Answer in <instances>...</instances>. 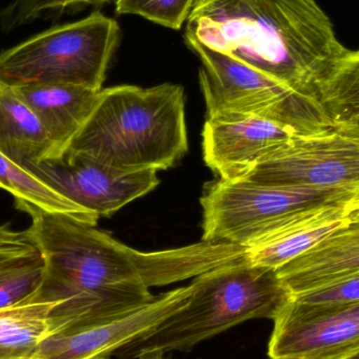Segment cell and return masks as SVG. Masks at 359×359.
Returning <instances> with one entry per match:
<instances>
[{
  "label": "cell",
  "mask_w": 359,
  "mask_h": 359,
  "mask_svg": "<svg viewBox=\"0 0 359 359\" xmlns=\"http://www.w3.org/2000/svg\"><path fill=\"white\" fill-rule=\"evenodd\" d=\"M0 151L18 165L55 158L54 147L31 107L0 82Z\"/></svg>",
  "instance_id": "2e32d148"
},
{
  "label": "cell",
  "mask_w": 359,
  "mask_h": 359,
  "mask_svg": "<svg viewBox=\"0 0 359 359\" xmlns=\"http://www.w3.org/2000/svg\"><path fill=\"white\" fill-rule=\"evenodd\" d=\"M333 132L359 141V50H348L320 88Z\"/></svg>",
  "instance_id": "e0dca14e"
},
{
  "label": "cell",
  "mask_w": 359,
  "mask_h": 359,
  "mask_svg": "<svg viewBox=\"0 0 359 359\" xmlns=\"http://www.w3.org/2000/svg\"><path fill=\"white\" fill-rule=\"evenodd\" d=\"M191 291L190 283L119 313L57 327L48 331L31 359H109L183 307Z\"/></svg>",
  "instance_id": "ba28073f"
},
{
  "label": "cell",
  "mask_w": 359,
  "mask_h": 359,
  "mask_svg": "<svg viewBox=\"0 0 359 359\" xmlns=\"http://www.w3.org/2000/svg\"><path fill=\"white\" fill-rule=\"evenodd\" d=\"M295 136L290 128L255 116H211L203 128V157L219 178L242 179Z\"/></svg>",
  "instance_id": "7c38bea8"
},
{
  "label": "cell",
  "mask_w": 359,
  "mask_h": 359,
  "mask_svg": "<svg viewBox=\"0 0 359 359\" xmlns=\"http://www.w3.org/2000/svg\"><path fill=\"white\" fill-rule=\"evenodd\" d=\"M297 305L311 308L337 307L359 303V273L341 278L326 286L293 295Z\"/></svg>",
  "instance_id": "603a6c76"
},
{
  "label": "cell",
  "mask_w": 359,
  "mask_h": 359,
  "mask_svg": "<svg viewBox=\"0 0 359 359\" xmlns=\"http://www.w3.org/2000/svg\"><path fill=\"white\" fill-rule=\"evenodd\" d=\"M0 189L12 194L15 203H29L48 212L61 213L82 223L96 226L99 217L92 211L57 194L43 182L0 151Z\"/></svg>",
  "instance_id": "d6986e66"
},
{
  "label": "cell",
  "mask_w": 359,
  "mask_h": 359,
  "mask_svg": "<svg viewBox=\"0 0 359 359\" xmlns=\"http://www.w3.org/2000/svg\"><path fill=\"white\" fill-rule=\"evenodd\" d=\"M196 0H117L116 13L137 15L157 25L180 29L187 21Z\"/></svg>",
  "instance_id": "44dd1931"
},
{
  "label": "cell",
  "mask_w": 359,
  "mask_h": 359,
  "mask_svg": "<svg viewBox=\"0 0 359 359\" xmlns=\"http://www.w3.org/2000/svg\"><path fill=\"white\" fill-rule=\"evenodd\" d=\"M15 207L31 217L29 241L43 257V278L31 299L56 305L50 330L126 311L151 301V287L196 278L233 259L232 245L208 241L143 252L67 215L29 203Z\"/></svg>",
  "instance_id": "6da1fadb"
},
{
  "label": "cell",
  "mask_w": 359,
  "mask_h": 359,
  "mask_svg": "<svg viewBox=\"0 0 359 359\" xmlns=\"http://www.w3.org/2000/svg\"><path fill=\"white\" fill-rule=\"evenodd\" d=\"M43 272V257L34 245L0 251V309L33 297L41 284Z\"/></svg>",
  "instance_id": "ffe728a7"
},
{
  "label": "cell",
  "mask_w": 359,
  "mask_h": 359,
  "mask_svg": "<svg viewBox=\"0 0 359 359\" xmlns=\"http://www.w3.org/2000/svg\"><path fill=\"white\" fill-rule=\"evenodd\" d=\"M350 210V203L316 209L262 244L247 248L246 259L253 265L278 269L337 229Z\"/></svg>",
  "instance_id": "9a60e30c"
},
{
  "label": "cell",
  "mask_w": 359,
  "mask_h": 359,
  "mask_svg": "<svg viewBox=\"0 0 359 359\" xmlns=\"http://www.w3.org/2000/svg\"><path fill=\"white\" fill-rule=\"evenodd\" d=\"M261 185L359 191V141L335 132L295 136L244 178Z\"/></svg>",
  "instance_id": "9c48e42d"
},
{
  "label": "cell",
  "mask_w": 359,
  "mask_h": 359,
  "mask_svg": "<svg viewBox=\"0 0 359 359\" xmlns=\"http://www.w3.org/2000/svg\"><path fill=\"white\" fill-rule=\"evenodd\" d=\"M273 323L270 359H348L359 352V303L311 308L291 299Z\"/></svg>",
  "instance_id": "8fae6325"
},
{
  "label": "cell",
  "mask_w": 359,
  "mask_h": 359,
  "mask_svg": "<svg viewBox=\"0 0 359 359\" xmlns=\"http://www.w3.org/2000/svg\"><path fill=\"white\" fill-rule=\"evenodd\" d=\"M348 359H359V352L358 353H356L355 355L351 356V358H349Z\"/></svg>",
  "instance_id": "4316f807"
},
{
  "label": "cell",
  "mask_w": 359,
  "mask_h": 359,
  "mask_svg": "<svg viewBox=\"0 0 359 359\" xmlns=\"http://www.w3.org/2000/svg\"><path fill=\"white\" fill-rule=\"evenodd\" d=\"M119 23L96 11L50 27L0 54V82L65 83L101 90L120 43Z\"/></svg>",
  "instance_id": "5b68a950"
},
{
  "label": "cell",
  "mask_w": 359,
  "mask_h": 359,
  "mask_svg": "<svg viewBox=\"0 0 359 359\" xmlns=\"http://www.w3.org/2000/svg\"><path fill=\"white\" fill-rule=\"evenodd\" d=\"M276 272L292 297L358 274L359 207L351 205L341 225Z\"/></svg>",
  "instance_id": "4fadbf2b"
},
{
  "label": "cell",
  "mask_w": 359,
  "mask_h": 359,
  "mask_svg": "<svg viewBox=\"0 0 359 359\" xmlns=\"http://www.w3.org/2000/svg\"><path fill=\"white\" fill-rule=\"evenodd\" d=\"M33 245L29 241V233L12 229L10 225H0V251L15 250Z\"/></svg>",
  "instance_id": "cb8c5ba5"
},
{
  "label": "cell",
  "mask_w": 359,
  "mask_h": 359,
  "mask_svg": "<svg viewBox=\"0 0 359 359\" xmlns=\"http://www.w3.org/2000/svg\"><path fill=\"white\" fill-rule=\"evenodd\" d=\"M184 38L318 102L323 84L349 50L316 0H196Z\"/></svg>",
  "instance_id": "7a4b0ae2"
},
{
  "label": "cell",
  "mask_w": 359,
  "mask_h": 359,
  "mask_svg": "<svg viewBox=\"0 0 359 359\" xmlns=\"http://www.w3.org/2000/svg\"><path fill=\"white\" fill-rule=\"evenodd\" d=\"M31 107L54 147L55 158L69 149L98 100L100 90L65 83L13 86Z\"/></svg>",
  "instance_id": "5bb4252c"
},
{
  "label": "cell",
  "mask_w": 359,
  "mask_h": 359,
  "mask_svg": "<svg viewBox=\"0 0 359 359\" xmlns=\"http://www.w3.org/2000/svg\"><path fill=\"white\" fill-rule=\"evenodd\" d=\"M356 192L261 185L219 178L204 187L203 238L251 248L320 207L351 202Z\"/></svg>",
  "instance_id": "8992f818"
},
{
  "label": "cell",
  "mask_w": 359,
  "mask_h": 359,
  "mask_svg": "<svg viewBox=\"0 0 359 359\" xmlns=\"http://www.w3.org/2000/svg\"><path fill=\"white\" fill-rule=\"evenodd\" d=\"M187 151L183 88L163 83L102 88L67 151L135 172L168 170Z\"/></svg>",
  "instance_id": "3957f363"
},
{
  "label": "cell",
  "mask_w": 359,
  "mask_h": 359,
  "mask_svg": "<svg viewBox=\"0 0 359 359\" xmlns=\"http://www.w3.org/2000/svg\"><path fill=\"white\" fill-rule=\"evenodd\" d=\"M22 166L99 219L114 215L159 185L157 170L124 172L69 151L39 163L25 162Z\"/></svg>",
  "instance_id": "30bf717a"
},
{
  "label": "cell",
  "mask_w": 359,
  "mask_h": 359,
  "mask_svg": "<svg viewBox=\"0 0 359 359\" xmlns=\"http://www.w3.org/2000/svg\"><path fill=\"white\" fill-rule=\"evenodd\" d=\"M163 352L160 350H154V351L145 352V353L141 354L138 359H164Z\"/></svg>",
  "instance_id": "d4e9b609"
},
{
  "label": "cell",
  "mask_w": 359,
  "mask_h": 359,
  "mask_svg": "<svg viewBox=\"0 0 359 359\" xmlns=\"http://www.w3.org/2000/svg\"><path fill=\"white\" fill-rule=\"evenodd\" d=\"M55 304L27 301L0 309V359H31L50 330Z\"/></svg>",
  "instance_id": "ac0fdd59"
},
{
  "label": "cell",
  "mask_w": 359,
  "mask_h": 359,
  "mask_svg": "<svg viewBox=\"0 0 359 359\" xmlns=\"http://www.w3.org/2000/svg\"><path fill=\"white\" fill-rule=\"evenodd\" d=\"M109 0H14L0 10V29L6 33L33 22L48 13L81 6H100Z\"/></svg>",
  "instance_id": "7402d4cb"
},
{
  "label": "cell",
  "mask_w": 359,
  "mask_h": 359,
  "mask_svg": "<svg viewBox=\"0 0 359 359\" xmlns=\"http://www.w3.org/2000/svg\"><path fill=\"white\" fill-rule=\"evenodd\" d=\"M350 204L354 207H359V191L355 194V196H353V198H352Z\"/></svg>",
  "instance_id": "484cf974"
},
{
  "label": "cell",
  "mask_w": 359,
  "mask_h": 359,
  "mask_svg": "<svg viewBox=\"0 0 359 359\" xmlns=\"http://www.w3.org/2000/svg\"><path fill=\"white\" fill-rule=\"evenodd\" d=\"M191 285V294L183 307L118 350L115 356L135 359L154 350L189 352L203 341L247 320H276L292 299L276 269L247 259L205 272Z\"/></svg>",
  "instance_id": "277c9868"
},
{
  "label": "cell",
  "mask_w": 359,
  "mask_h": 359,
  "mask_svg": "<svg viewBox=\"0 0 359 359\" xmlns=\"http://www.w3.org/2000/svg\"><path fill=\"white\" fill-rule=\"evenodd\" d=\"M202 61L198 81L207 117L247 115L290 128L299 136L333 132L318 100L297 94L229 55L196 41H185Z\"/></svg>",
  "instance_id": "52a82bcc"
}]
</instances>
